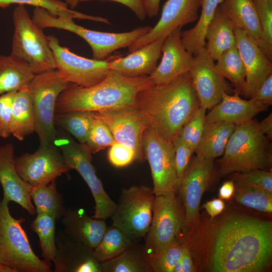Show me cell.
Wrapping results in <instances>:
<instances>
[{
  "mask_svg": "<svg viewBox=\"0 0 272 272\" xmlns=\"http://www.w3.org/2000/svg\"><path fill=\"white\" fill-rule=\"evenodd\" d=\"M272 224L249 217L228 219L219 228L212 257L217 272H259L270 262Z\"/></svg>",
  "mask_w": 272,
  "mask_h": 272,
  "instance_id": "1",
  "label": "cell"
},
{
  "mask_svg": "<svg viewBox=\"0 0 272 272\" xmlns=\"http://www.w3.org/2000/svg\"><path fill=\"white\" fill-rule=\"evenodd\" d=\"M135 105L161 137L172 142L200 107L190 72L167 84L141 91Z\"/></svg>",
  "mask_w": 272,
  "mask_h": 272,
  "instance_id": "2",
  "label": "cell"
},
{
  "mask_svg": "<svg viewBox=\"0 0 272 272\" xmlns=\"http://www.w3.org/2000/svg\"><path fill=\"white\" fill-rule=\"evenodd\" d=\"M154 84L149 76L128 77L110 70L105 79L92 86L71 84L59 95L55 112H99L133 106L138 94Z\"/></svg>",
  "mask_w": 272,
  "mask_h": 272,
  "instance_id": "3",
  "label": "cell"
},
{
  "mask_svg": "<svg viewBox=\"0 0 272 272\" xmlns=\"http://www.w3.org/2000/svg\"><path fill=\"white\" fill-rule=\"evenodd\" d=\"M252 119L236 125L221 158L218 160L221 175L266 170L271 164V145Z\"/></svg>",
  "mask_w": 272,
  "mask_h": 272,
  "instance_id": "4",
  "label": "cell"
},
{
  "mask_svg": "<svg viewBox=\"0 0 272 272\" xmlns=\"http://www.w3.org/2000/svg\"><path fill=\"white\" fill-rule=\"evenodd\" d=\"M9 202L0 201V264L15 272H50L51 264L40 259L33 252L22 224L23 218L11 214Z\"/></svg>",
  "mask_w": 272,
  "mask_h": 272,
  "instance_id": "5",
  "label": "cell"
},
{
  "mask_svg": "<svg viewBox=\"0 0 272 272\" xmlns=\"http://www.w3.org/2000/svg\"><path fill=\"white\" fill-rule=\"evenodd\" d=\"M13 21L14 30L11 54L27 64L34 74L55 69L48 37L30 17L24 5L15 8Z\"/></svg>",
  "mask_w": 272,
  "mask_h": 272,
  "instance_id": "6",
  "label": "cell"
},
{
  "mask_svg": "<svg viewBox=\"0 0 272 272\" xmlns=\"http://www.w3.org/2000/svg\"><path fill=\"white\" fill-rule=\"evenodd\" d=\"M32 20L40 28H55L74 33L84 39L92 50L93 58L104 59L119 48L128 47L140 37L152 29L149 26L139 27L123 33L104 32L90 30L76 24L73 19L64 17H55L46 10L36 7L33 11Z\"/></svg>",
  "mask_w": 272,
  "mask_h": 272,
  "instance_id": "7",
  "label": "cell"
},
{
  "mask_svg": "<svg viewBox=\"0 0 272 272\" xmlns=\"http://www.w3.org/2000/svg\"><path fill=\"white\" fill-rule=\"evenodd\" d=\"M71 84L56 69L35 74L28 84L35 118V132L40 145L54 144L57 136L54 121L56 102Z\"/></svg>",
  "mask_w": 272,
  "mask_h": 272,
  "instance_id": "8",
  "label": "cell"
},
{
  "mask_svg": "<svg viewBox=\"0 0 272 272\" xmlns=\"http://www.w3.org/2000/svg\"><path fill=\"white\" fill-rule=\"evenodd\" d=\"M55 145L71 169L76 170L89 187L95 201L92 217L105 220L112 215L116 203L105 190L92 163V153L85 144L76 142L69 135L58 132Z\"/></svg>",
  "mask_w": 272,
  "mask_h": 272,
  "instance_id": "9",
  "label": "cell"
},
{
  "mask_svg": "<svg viewBox=\"0 0 272 272\" xmlns=\"http://www.w3.org/2000/svg\"><path fill=\"white\" fill-rule=\"evenodd\" d=\"M155 197L153 188L146 185L123 188L110 217L112 225L123 230L134 242L145 237L151 224Z\"/></svg>",
  "mask_w": 272,
  "mask_h": 272,
  "instance_id": "10",
  "label": "cell"
},
{
  "mask_svg": "<svg viewBox=\"0 0 272 272\" xmlns=\"http://www.w3.org/2000/svg\"><path fill=\"white\" fill-rule=\"evenodd\" d=\"M184 218L176 193L155 195L151 224L143 246L147 257L157 255L172 243Z\"/></svg>",
  "mask_w": 272,
  "mask_h": 272,
  "instance_id": "11",
  "label": "cell"
},
{
  "mask_svg": "<svg viewBox=\"0 0 272 272\" xmlns=\"http://www.w3.org/2000/svg\"><path fill=\"white\" fill-rule=\"evenodd\" d=\"M142 145L150 167L155 195L177 193L180 182L176 174L173 142L161 137L149 125L144 131Z\"/></svg>",
  "mask_w": 272,
  "mask_h": 272,
  "instance_id": "12",
  "label": "cell"
},
{
  "mask_svg": "<svg viewBox=\"0 0 272 272\" xmlns=\"http://www.w3.org/2000/svg\"><path fill=\"white\" fill-rule=\"evenodd\" d=\"M47 37L53 53L55 69L69 83L89 87L102 81L110 71L108 63L111 57L103 60L86 58L62 46L54 35Z\"/></svg>",
  "mask_w": 272,
  "mask_h": 272,
  "instance_id": "13",
  "label": "cell"
},
{
  "mask_svg": "<svg viewBox=\"0 0 272 272\" xmlns=\"http://www.w3.org/2000/svg\"><path fill=\"white\" fill-rule=\"evenodd\" d=\"M15 164L19 175L31 186L48 184L71 170L54 144L40 145L35 152L15 157Z\"/></svg>",
  "mask_w": 272,
  "mask_h": 272,
  "instance_id": "14",
  "label": "cell"
},
{
  "mask_svg": "<svg viewBox=\"0 0 272 272\" xmlns=\"http://www.w3.org/2000/svg\"><path fill=\"white\" fill-rule=\"evenodd\" d=\"M94 114L106 124L116 142L134 151L137 161L143 162L146 160L142 139L149 122L144 114L135 105L94 112Z\"/></svg>",
  "mask_w": 272,
  "mask_h": 272,
  "instance_id": "15",
  "label": "cell"
},
{
  "mask_svg": "<svg viewBox=\"0 0 272 272\" xmlns=\"http://www.w3.org/2000/svg\"><path fill=\"white\" fill-rule=\"evenodd\" d=\"M214 60L205 48L194 57L190 71L194 89L200 107L210 110L218 104L224 93L232 90L218 70Z\"/></svg>",
  "mask_w": 272,
  "mask_h": 272,
  "instance_id": "16",
  "label": "cell"
},
{
  "mask_svg": "<svg viewBox=\"0 0 272 272\" xmlns=\"http://www.w3.org/2000/svg\"><path fill=\"white\" fill-rule=\"evenodd\" d=\"M202 0H167L160 19L147 34L128 47L131 52L161 37H166L178 27L196 21Z\"/></svg>",
  "mask_w": 272,
  "mask_h": 272,
  "instance_id": "17",
  "label": "cell"
},
{
  "mask_svg": "<svg viewBox=\"0 0 272 272\" xmlns=\"http://www.w3.org/2000/svg\"><path fill=\"white\" fill-rule=\"evenodd\" d=\"M236 46L246 72L243 95L250 98L272 73V63L254 39L246 31L234 29Z\"/></svg>",
  "mask_w": 272,
  "mask_h": 272,
  "instance_id": "18",
  "label": "cell"
},
{
  "mask_svg": "<svg viewBox=\"0 0 272 272\" xmlns=\"http://www.w3.org/2000/svg\"><path fill=\"white\" fill-rule=\"evenodd\" d=\"M182 27H178L166 37L161 48L159 64L149 75L155 85H166L179 76L190 72L194 57L183 47L181 40Z\"/></svg>",
  "mask_w": 272,
  "mask_h": 272,
  "instance_id": "19",
  "label": "cell"
},
{
  "mask_svg": "<svg viewBox=\"0 0 272 272\" xmlns=\"http://www.w3.org/2000/svg\"><path fill=\"white\" fill-rule=\"evenodd\" d=\"M213 161L191 158L179 190L185 209L184 223L189 227L195 220L202 194L210 181Z\"/></svg>",
  "mask_w": 272,
  "mask_h": 272,
  "instance_id": "20",
  "label": "cell"
},
{
  "mask_svg": "<svg viewBox=\"0 0 272 272\" xmlns=\"http://www.w3.org/2000/svg\"><path fill=\"white\" fill-rule=\"evenodd\" d=\"M56 253L53 260L55 272H102L101 262L93 255V249L65 234L55 237Z\"/></svg>",
  "mask_w": 272,
  "mask_h": 272,
  "instance_id": "21",
  "label": "cell"
},
{
  "mask_svg": "<svg viewBox=\"0 0 272 272\" xmlns=\"http://www.w3.org/2000/svg\"><path fill=\"white\" fill-rule=\"evenodd\" d=\"M15 148L12 143L0 146V185L3 198L13 201L29 214L36 213L30 195L31 186L19 175L15 164Z\"/></svg>",
  "mask_w": 272,
  "mask_h": 272,
  "instance_id": "22",
  "label": "cell"
},
{
  "mask_svg": "<svg viewBox=\"0 0 272 272\" xmlns=\"http://www.w3.org/2000/svg\"><path fill=\"white\" fill-rule=\"evenodd\" d=\"M165 38L157 39L125 57L111 56L109 69L128 77L150 75L157 67Z\"/></svg>",
  "mask_w": 272,
  "mask_h": 272,
  "instance_id": "23",
  "label": "cell"
},
{
  "mask_svg": "<svg viewBox=\"0 0 272 272\" xmlns=\"http://www.w3.org/2000/svg\"><path fill=\"white\" fill-rule=\"evenodd\" d=\"M267 107L252 98L244 100L236 93L233 95L224 93L221 101L206 114V122L223 121L236 125L253 119Z\"/></svg>",
  "mask_w": 272,
  "mask_h": 272,
  "instance_id": "24",
  "label": "cell"
},
{
  "mask_svg": "<svg viewBox=\"0 0 272 272\" xmlns=\"http://www.w3.org/2000/svg\"><path fill=\"white\" fill-rule=\"evenodd\" d=\"M60 222L65 234L92 249L100 242L107 227L104 220L88 216L83 209H66Z\"/></svg>",
  "mask_w": 272,
  "mask_h": 272,
  "instance_id": "25",
  "label": "cell"
},
{
  "mask_svg": "<svg viewBox=\"0 0 272 272\" xmlns=\"http://www.w3.org/2000/svg\"><path fill=\"white\" fill-rule=\"evenodd\" d=\"M220 5L232 21L235 28L248 33L271 60L272 51L265 41L253 0H223Z\"/></svg>",
  "mask_w": 272,
  "mask_h": 272,
  "instance_id": "26",
  "label": "cell"
},
{
  "mask_svg": "<svg viewBox=\"0 0 272 272\" xmlns=\"http://www.w3.org/2000/svg\"><path fill=\"white\" fill-rule=\"evenodd\" d=\"M234 26L219 5L206 31L205 48L214 60L236 45Z\"/></svg>",
  "mask_w": 272,
  "mask_h": 272,
  "instance_id": "27",
  "label": "cell"
},
{
  "mask_svg": "<svg viewBox=\"0 0 272 272\" xmlns=\"http://www.w3.org/2000/svg\"><path fill=\"white\" fill-rule=\"evenodd\" d=\"M233 123L217 121L206 123L195 153L199 160L213 161L222 155L228 140L235 129Z\"/></svg>",
  "mask_w": 272,
  "mask_h": 272,
  "instance_id": "28",
  "label": "cell"
},
{
  "mask_svg": "<svg viewBox=\"0 0 272 272\" xmlns=\"http://www.w3.org/2000/svg\"><path fill=\"white\" fill-rule=\"evenodd\" d=\"M34 74L17 57L0 55V95L27 88Z\"/></svg>",
  "mask_w": 272,
  "mask_h": 272,
  "instance_id": "29",
  "label": "cell"
},
{
  "mask_svg": "<svg viewBox=\"0 0 272 272\" xmlns=\"http://www.w3.org/2000/svg\"><path fill=\"white\" fill-rule=\"evenodd\" d=\"M11 135L23 141L35 131V118L32 101L27 88L16 92L12 105Z\"/></svg>",
  "mask_w": 272,
  "mask_h": 272,
  "instance_id": "30",
  "label": "cell"
},
{
  "mask_svg": "<svg viewBox=\"0 0 272 272\" xmlns=\"http://www.w3.org/2000/svg\"><path fill=\"white\" fill-rule=\"evenodd\" d=\"M223 0H202L201 11L196 25L192 28L181 31V40L185 49L195 55L205 47L207 29L214 16L218 6Z\"/></svg>",
  "mask_w": 272,
  "mask_h": 272,
  "instance_id": "31",
  "label": "cell"
},
{
  "mask_svg": "<svg viewBox=\"0 0 272 272\" xmlns=\"http://www.w3.org/2000/svg\"><path fill=\"white\" fill-rule=\"evenodd\" d=\"M103 272L153 271L143 246L133 243L123 252L110 260L101 262Z\"/></svg>",
  "mask_w": 272,
  "mask_h": 272,
  "instance_id": "32",
  "label": "cell"
},
{
  "mask_svg": "<svg viewBox=\"0 0 272 272\" xmlns=\"http://www.w3.org/2000/svg\"><path fill=\"white\" fill-rule=\"evenodd\" d=\"M30 195L37 214H47L56 221L60 219L64 214L66 209L63 197L56 188L55 180L45 185L31 186Z\"/></svg>",
  "mask_w": 272,
  "mask_h": 272,
  "instance_id": "33",
  "label": "cell"
},
{
  "mask_svg": "<svg viewBox=\"0 0 272 272\" xmlns=\"http://www.w3.org/2000/svg\"><path fill=\"white\" fill-rule=\"evenodd\" d=\"M134 242L123 230L112 225L107 227L93 255L99 262L112 259L126 250Z\"/></svg>",
  "mask_w": 272,
  "mask_h": 272,
  "instance_id": "34",
  "label": "cell"
},
{
  "mask_svg": "<svg viewBox=\"0 0 272 272\" xmlns=\"http://www.w3.org/2000/svg\"><path fill=\"white\" fill-rule=\"evenodd\" d=\"M217 61L218 70L225 79L230 81L234 87V92L243 95L246 86V72L236 46L224 51Z\"/></svg>",
  "mask_w": 272,
  "mask_h": 272,
  "instance_id": "35",
  "label": "cell"
},
{
  "mask_svg": "<svg viewBox=\"0 0 272 272\" xmlns=\"http://www.w3.org/2000/svg\"><path fill=\"white\" fill-rule=\"evenodd\" d=\"M12 4L28 5L43 8L55 17H64L72 19H86L109 23L106 18L87 15L70 9L65 3L60 0H0V8H6Z\"/></svg>",
  "mask_w": 272,
  "mask_h": 272,
  "instance_id": "36",
  "label": "cell"
},
{
  "mask_svg": "<svg viewBox=\"0 0 272 272\" xmlns=\"http://www.w3.org/2000/svg\"><path fill=\"white\" fill-rule=\"evenodd\" d=\"M55 219L47 214H37L30 226L39 239L41 255L44 260L53 261L56 253Z\"/></svg>",
  "mask_w": 272,
  "mask_h": 272,
  "instance_id": "37",
  "label": "cell"
},
{
  "mask_svg": "<svg viewBox=\"0 0 272 272\" xmlns=\"http://www.w3.org/2000/svg\"><path fill=\"white\" fill-rule=\"evenodd\" d=\"M94 118V112L78 111L55 114L54 121L55 125L85 144Z\"/></svg>",
  "mask_w": 272,
  "mask_h": 272,
  "instance_id": "38",
  "label": "cell"
},
{
  "mask_svg": "<svg viewBox=\"0 0 272 272\" xmlns=\"http://www.w3.org/2000/svg\"><path fill=\"white\" fill-rule=\"evenodd\" d=\"M234 195L243 206L264 213L272 212V193L235 183Z\"/></svg>",
  "mask_w": 272,
  "mask_h": 272,
  "instance_id": "39",
  "label": "cell"
},
{
  "mask_svg": "<svg viewBox=\"0 0 272 272\" xmlns=\"http://www.w3.org/2000/svg\"><path fill=\"white\" fill-rule=\"evenodd\" d=\"M206 111L200 107L183 125L178 134L194 152L200 141L207 123Z\"/></svg>",
  "mask_w": 272,
  "mask_h": 272,
  "instance_id": "40",
  "label": "cell"
},
{
  "mask_svg": "<svg viewBox=\"0 0 272 272\" xmlns=\"http://www.w3.org/2000/svg\"><path fill=\"white\" fill-rule=\"evenodd\" d=\"M94 117L85 143L92 154L96 153L116 142L106 124L100 119Z\"/></svg>",
  "mask_w": 272,
  "mask_h": 272,
  "instance_id": "41",
  "label": "cell"
},
{
  "mask_svg": "<svg viewBox=\"0 0 272 272\" xmlns=\"http://www.w3.org/2000/svg\"><path fill=\"white\" fill-rule=\"evenodd\" d=\"M181 253L182 245L175 239L157 255L147 258L153 271L173 272Z\"/></svg>",
  "mask_w": 272,
  "mask_h": 272,
  "instance_id": "42",
  "label": "cell"
},
{
  "mask_svg": "<svg viewBox=\"0 0 272 272\" xmlns=\"http://www.w3.org/2000/svg\"><path fill=\"white\" fill-rule=\"evenodd\" d=\"M232 180L235 183L272 193V173L269 170L253 169L246 172H234Z\"/></svg>",
  "mask_w": 272,
  "mask_h": 272,
  "instance_id": "43",
  "label": "cell"
},
{
  "mask_svg": "<svg viewBox=\"0 0 272 272\" xmlns=\"http://www.w3.org/2000/svg\"><path fill=\"white\" fill-rule=\"evenodd\" d=\"M266 44L272 51V0H253Z\"/></svg>",
  "mask_w": 272,
  "mask_h": 272,
  "instance_id": "44",
  "label": "cell"
},
{
  "mask_svg": "<svg viewBox=\"0 0 272 272\" xmlns=\"http://www.w3.org/2000/svg\"><path fill=\"white\" fill-rule=\"evenodd\" d=\"M174 160L177 177L181 182L194 151L177 135L173 141Z\"/></svg>",
  "mask_w": 272,
  "mask_h": 272,
  "instance_id": "45",
  "label": "cell"
},
{
  "mask_svg": "<svg viewBox=\"0 0 272 272\" xmlns=\"http://www.w3.org/2000/svg\"><path fill=\"white\" fill-rule=\"evenodd\" d=\"M108 159L114 167L121 168L137 161L134 151L130 148L118 142L111 146L108 152Z\"/></svg>",
  "mask_w": 272,
  "mask_h": 272,
  "instance_id": "46",
  "label": "cell"
},
{
  "mask_svg": "<svg viewBox=\"0 0 272 272\" xmlns=\"http://www.w3.org/2000/svg\"><path fill=\"white\" fill-rule=\"evenodd\" d=\"M16 92L12 91L0 95V138L6 139L11 135L12 105Z\"/></svg>",
  "mask_w": 272,
  "mask_h": 272,
  "instance_id": "47",
  "label": "cell"
},
{
  "mask_svg": "<svg viewBox=\"0 0 272 272\" xmlns=\"http://www.w3.org/2000/svg\"><path fill=\"white\" fill-rule=\"evenodd\" d=\"M251 98L267 106L272 104V73L267 77Z\"/></svg>",
  "mask_w": 272,
  "mask_h": 272,
  "instance_id": "48",
  "label": "cell"
},
{
  "mask_svg": "<svg viewBox=\"0 0 272 272\" xmlns=\"http://www.w3.org/2000/svg\"><path fill=\"white\" fill-rule=\"evenodd\" d=\"M79 2H84L94 0H79ZM110 1L120 3L129 8L140 20H144L146 13L143 5V0H99Z\"/></svg>",
  "mask_w": 272,
  "mask_h": 272,
  "instance_id": "49",
  "label": "cell"
},
{
  "mask_svg": "<svg viewBox=\"0 0 272 272\" xmlns=\"http://www.w3.org/2000/svg\"><path fill=\"white\" fill-rule=\"evenodd\" d=\"M204 208L213 218L219 215L225 208V203L221 198H215L203 205Z\"/></svg>",
  "mask_w": 272,
  "mask_h": 272,
  "instance_id": "50",
  "label": "cell"
},
{
  "mask_svg": "<svg viewBox=\"0 0 272 272\" xmlns=\"http://www.w3.org/2000/svg\"><path fill=\"white\" fill-rule=\"evenodd\" d=\"M182 266V272H192L195 271V267L192 261L191 254L188 248L182 246V253L180 258Z\"/></svg>",
  "mask_w": 272,
  "mask_h": 272,
  "instance_id": "51",
  "label": "cell"
},
{
  "mask_svg": "<svg viewBox=\"0 0 272 272\" xmlns=\"http://www.w3.org/2000/svg\"><path fill=\"white\" fill-rule=\"evenodd\" d=\"M235 191V183L231 180L225 182L220 187L218 195L222 199L228 200L233 195Z\"/></svg>",
  "mask_w": 272,
  "mask_h": 272,
  "instance_id": "52",
  "label": "cell"
},
{
  "mask_svg": "<svg viewBox=\"0 0 272 272\" xmlns=\"http://www.w3.org/2000/svg\"><path fill=\"white\" fill-rule=\"evenodd\" d=\"M146 15L152 18L158 15L161 0H143Z\"/></svg>",
  "mask_w": 272,
  "mask_h": 272,
  "instance_id": "53",
  "label": "cell"
},
{
  "mask_svg": "<svg viewBox=\"0 0 272 272\" xmlns=\"http://www.w3.org/2000/svg\"><path fill=\"white\" fill-rule=\"evenodd\" d=\"M258 126L260 131L269 140H272V113L260 122H258Z\"/></svg>",
  "mask_w": 272,
  "mask_h": 272,
  "instance_id": "54",
  "label": "cell"
},
{
  "mask_svg": "<svg viewBox=\"0 0 272 272\" xmlns=\"http://www.w3.org/2000/svg\"><path fill=\"white\" fill-rule=\"evenodd\" d=\"M72 10L76 8L79 3V0H63Z\"/></svg>",
  "mask_w": 272,
  "mask_h": 272,
  "instance_id": "55",
  "label": "cell"
},
{
  "mask_svg": "<svg viewBox=\"0 0 272 272\" xmlns=\"http://www.w3.org/2000/svg\"><path fill=\"white\" fill-rule=\"evenodd\" d=\"M0 272H15L12 268L5 265L0 264Z\"/></svg>",
  "mask_w": 272,
  "mask_h": 272,
  "instance_id": "56",
  "label": "cell"
}]
</instances>
